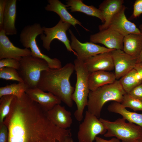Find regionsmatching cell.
I'll return each mask as SVG.
<instances>
[{
	"label": "cell",
	"instance_id": "obj_37",
	"mask_svg": "<svg viewBox=\"0 0 142 142\" xmlns=\"http://www.w3.org/2000/svg\"><path fill=\"white\" fill-rule=\"evenodd\" d=\"M142 35V24H140L139 26V28ZM142 63V47L140 53L137 58V63Z\"/></svg>",
	"mask_w": 142,
	"mask_h": 142
},
{
	"label": "cell",
	"instance_id": "obj_32",
	"mask_svg": "<svg viewBox=\"0 0 142 142\" xmlns=\"http://www.w3.org/2000/svg\"><path fill=\"white\" fill-rule=\"evenodd\" d=\"M128 93L132 97L142 100V83L134 87Z\"/></svg>",
	"mask_w": 142,
	"mask_h": 142
},
{
	"label": "cell",
	"instance_id": "obj_7",
	"mask_svg": "<svg viewBox=\"0 0 142 142\" xmlns=\"http://www.w3.org/2000/svg\"><path fill=\"white\" fill-rule=\"evenodd\" d=\"M19 63L17 71L29 88H37L42 72L50 68L45 60L31 55L22 58Z\"/></svg>",
	"mask_w": 142,
	"mask_h": 142
},
{
	"label": "cell",
	"instance_id": "obj_28",
	"mask_svg": "<svg viewBox=\"0 0 142 142\" xmlns=\"http://www.w3.org/2000/svg\"><path fill=\"white\" fill-rule=\"evenodd\" d=\"M121 104L125 108H129L134 111H142V100L132 97L128 93L124 95Z\"/></svg>",
	"mask_w": 142,
	"mask_h": 142
},
{
	"label": "cell",
	"instance_id": "obj_1",
	"mask_svg": "<svg viewBox=\"0 0 142 142\" xmlns=\"http://www.w3.org/2000/svg\"><path fill=\"white\" fill-rule=\"evenodd\" d=\"M3 123L8 130V142H63L72 135L70 129L54 124L26 93L20 98L14 97Z\"/></svg>",
	"mask_w": 142,
	"mask_h": 142
},
{
	"label": "cell",
	"instance_id": "obj_27",
	"mask_svg": "<svg viewBox=\"0 0 142 142\" xmlns=\"http://www.w3.org/2000/svg\"><path fill=\"white\" fill-rule=\"evenodd\" d=\"M14 97L12 95H6L0 98V124L3 123L5 118L9 113Z\"/></svg>",
	"mask_w": 142,
	"mask_h": 142
},
{
	"label": "cell",
	"instance_id": "obj_29",
	"mask_svg": "<svg viewBox=\"0 0 142 142\" xmlns=\"http://www.w3.org/2000/svg\"><path fill=\"white\" fill-rule=\"evenodd\" d=\"M0 78L7 80L23 82L17 70L14 68L4 67L0 68Z\"/></svg>",
	"mask_w": 142,
	"mask_h": 142
},
{
	"label": "cell",
	"instance_id": "obj_31",
	"mask_svg": "<svg viewBox=\"0 0 142 142\" xmlns=\"http://www.w3.org/2000/svg\"><path fill=\"white\" fill-rule=\"evenodd\" d=\"M142 14V0H137L133 5V10L132 17L135 18Z\"/></svg>",
	"mask_w": 142,
	"mask_h": 142
},
{
	"label": "cell",
	"instance_id": "obj_39",
	"mask_svg": "<svg viewBox=\"0 0 142 142\" xmlns=\"http://www.w3.org/2000/svg\"><path fill=\"white\" fill-rule=\"evenodd\" d=\"M138 142H142V139H141L140 140H139Z\"/></svg>",
	"mask_w": 142,
	"mask_h": 142
},
{
	"label": "cell",
	"instance_id": "obj_23",
	"mask_svg": "<svg viewBox=\"0 0 142 142\" xmlns=\"http://www.w3.org/2000/svg\"><path fill=\"white\" fill-rule=\"evenodd\" d=\"M107 109L109 112L120 115L122 118L128 122L134 124L142 128V113L128 110L121 103L116 102H113L110 104Z\"/></svg>",
	"mask_w": 142,
	"mask_h": 142
},
{
	"label": "cell",
	"instance_id": "obj_30",
	"mask_svg": "<svg viewBox=\"0 0 142 142\" xmlns=\"http://www.w3.org/2000/svg\"><path fill=\"white\" fill-rule=\"evenodd\" d=\"M19 61L14 59L7 58L0 59V68L7 67L18 70L19 67Z\"/></svg>",
	"mask_w": 142,
	"mask_h": 142
},
{
	"label": "cell",
	"instance_id": "obj_21",
	"mask_svg": "<svg viewBox=\"0 0 142 142\" xmlns=\"http://www.w3.org/2000/svg\"><path fill=\"white\" fill-rule=\"evenodd\" d=\"M116 80L115 74L105 71L89 72L88 83L90 91L94 90L104 85L112 83Z\"/></svg>",
	"mask_w": 142,
	"mask_h": 142
},
{
	"label": "cell",
	"instance_id": "obj_13",
	"mask_svg": "<svg viewBox=\"0 0 142 142\" xmlns=\"http://www.w3.org/2000/svg\"><path fill=\"white\" fill-rule=\"evenodd\" d=\"M125 9L123 5L112 17L106 29L113 30L124 37L130 34H141L135 24L127 19L125 13Z\"/></svg>",
	"mask_w": 142,
	"mask_h": 142
},
{
	"label": "cell",
	"instance_id": "obj_35",
	"mask_svg": "<svg viewBox=\"0 0 142 142\" xmlns=\"http://www.w3.org/2000/svg\"><path fill=\"white\" fill-rule=\"evenodd\" d=\"M94 142H120V140L116 138H113L109 140H106L97 136Z\"/></svg>",
	"mask_w": 142,
	"mask_h": 142
},
{
	"label": "cell",
	"instance_id": "obj_17",
	"mask_svg": "<svg viewBox=\"0 0 142 142\" xmlns=\"http://www.w3.org/2000/svg\"><path fill=\"white\" fill-rule=\"evenodd\" d=\"M84 62L89 72L100 70L109 71L114 69L111 52L91 57Z\"/></svg>",
	"mask_w": 142,
	"mask_h": 142
},
{
	"label": "cell",
	"instance_id": "obj_2",
	"mask_svg": "<svg viewBox=\"0 0 142 142\" xmlns=\"http://www.w3.org/2000/svg\"><path fill=\"white\" fill-rule=\"evenodd\" d=\"M74 70V64L69 63L60 68H50L44 71L42 73L37 87L51 93L71 107L75 88L71 85L70 78Z\"/></svg>",
	"mask_w": 142,
	"mask_h": 142
},
{
	"label": "cell",
	"instance_id": "obj_11",
	"mask_svg": "<svg viewBox=\"0 0 142 142\" xmlns=\"http://www.w3.org/2000/svg\"><path fill=\"white\" fill-rule=\"evenodd\" d=\"M111 52L116 80L120 79L134 68L137 63V58L121 50L114 49Z\"/></svg>",
	"mask_w": 142,
	"mask_h": 142
},
{
	"label": "cell",
	"instance_id": "obj_25",
	"mask_svg": "<svg viewBox=\"0 0 142 142\" xmlns=\"http://www.w3.org/2000/svg\"><path fill=\"white\" fill-rule=\"evenodd\" d=\"M119 80L124 90L128 93L135 87L142 83L141 76L134 69Z\"/></svg>",
	"mask_w": 142,
	"mask_h": 142
},
{
	"label": "cell",
	"instance_id": "obj_26",
	"mask_svg": "<svg viewBox=\"0 0 142 142\" xmlns=\"http://www.w3.org/2000/svg\"><path fill=\"white\" fill-rule=\"evenodd\" d=\"M29 88L24 82L13 83L0 88V98L6 95H12L18 97H21Z\"/></svg>",
	"mask_w": 142,
	"mask_h": 142
},
{
	"label": "cell",
	"instance_id": "obj_3",
	"mask_svg": "<svg viewBox=\"0 0 142 142\" xmlns=\"http://www.w3.org/2000/svg\"><path fill=\"white\" fill-rule=\"evenodd\" d=\"M126 93L119 80H117L112 83L90 91L87 106V110L98 118L106 103L113 101L121 103Z\"/></svg>",
	"mask_w": 142,
	"mask_h": 142
},
{
	"label": "cell",
	"instance_id": "obj_33",
	"mask_svg": "<svg viewBox=\"0 0 142 142\" xmlns=\"http://www.w3.org/2000/svg\"><path fill=\"white\" fill-rule=\"evenodd\" d=\"M8 129L3 123L0 124V142H8Z\"/></svg>",
	"mask_w": 142,
	"mask_h": 142
},
{
	"label": "cell",
	"instance_id": "obj_24",
	"mask_svg": "<svg viewBox=\"0 0 142 142\" xmlns=\"http://www.w3.org/2000/svg\"><path fill=\"white\" fill-rule=\"evenodd\" d=\"M67 7L72 12H78L86 14L97 17L100 19L103 23L105 21L101 12L99 9L92 5L84 4L81 0H69L67 3Z\"/></svg>",
	"mask_w": 142,
	"mask_h": 142
},
{
	"label": "cell",
	"instance_id": "obj_8",
	"mask_svg": "<svg viewBox=\"0 0 142 142\" xmlns=\"http://www.w3.org/2000/svg\"><path fill=\"white\" fill-rule=\"evenodd\" d=\"M106 131L99 119L87 110L83 121L79 125L77 138L79 142H94L97 135H104Z\"/></svg>",
	"mask_w": 142,
	"mask_h": 142
},
{
	"label": "cell",
	"instance_id": "obj_4",
	"mask_svg": "<svg viewBox=\"0 0 142 142\" xmlns=\"http://www.w3.org/2000/svg\"><path fill=\"white\" fill-rule=\"evenodd\" d=\"M74 70L76 72V82L72 99L75 103L77 109L74 113V116L78 121L83 118V113L87 106L89 89L88 78L89 72L84 62L77 58L74 61Z\"/></svg>",
	"mask_w": 142,
	"mask_h": 142
},
{
	"label": "cell",
	"instance_id": "obj_12",
	"mask_svg": "<svg viewBox=\"0 0 142 142\" xmlns=\"http://www.w3.org/2000/svg\"><path fill=\"white\" fill-rule=\"evenodd\" d=\"M124 37L118 32L108 28L91 35L90 40L94 43L103 44L109 49L123 50Z\"/></svg>",
	"mask_w": 142,
	"mask_h": 142
},
{
	"label": "cell",
	"instance_id": "obj_22",
	"mask_svg": "<svg viewBox=\"0 0 142 142\" xmlns=\"http://www.w3.org/2000/svg\"><path fill=\"white\" fill-rule=\"evenodd\" d=\"M123 50L126 53L137 58L142 47V35L130 34L124 37Z\"/></svg>",
	"mask_w": 142,
	"mask_h": 142
},
{
	"label": "cell",
	"instance_id": "obj_18",
	"mask_svg": "<svg viewBox=\"0 0 142 142\" xmlns=\"http://www.w3.org/2000/svg\"><path fill=\"white\" fill-rule=\"evenodd\" d=\"M17 0H6L2 26V29L7 35L17 34L15 26L17 16Z\"/></svg>",
	"mask_w": 142,
	"mask_h": 142
},
{
	"label": "cell",
	"instance_id": "obj_36",
	"mask_svg": "<svg viewBox=\"0 0 142 142\" xmlns=\"http://www.w3.org/2000/svg\"><path fill=\"white\" fill-rule=\"evenodd\" d=\"M134 69L140 75L142 78V63H136Z\"/></svg>",
	"mask_w": 142,
	"mask_h": 142
},
{
	"label": "cell",
	"instance_id": "obj_6",
	"mask_svg": "<svg viewBox=\"0 0 142 142\" xmlns=\"http://www.w3.org/2000/svg\"><path fill=\"white\" fill-rule=\"evenodd\" d=\"M43 33V27L38 23L25 26L19 35V41L25 48H30L31 55L45 60L50 69H59L62 67L60 60L56 58H52L43 53L38 46L36 41L37 36Z\"/></svg>",
	"mask_w": 142,
	"mask_h": 142
},
{
	"label": "cell",
	"instance_id": "obj_5",
	"mask_svg": "<svg viewBox=\"0 0 142 142\" xmlns=\"http://www.w3.org/2000/svg\"><path fill=\"white\" fill-rule=\"evenodd\" d=\"M105 126V137H115L121 142H138L142 139V128L130 122H126L123 118L111 121L102 118L99 119Z\"/></svg>",
	"mask_w": 142,
	"mask_h": 142
},
{
	"label": "cell",
	"instance_id": "obj_38",
	"mask_svg": "<svg viewBox=\"0 0 142 142\" xmlns=\"http://www.w3.org/2000/svg\"><path fill=\"white\" fill-rule=\"evenodd\" d=\"M71 136H68L66 137L63 142H73Z\"/></svg>",
	"mask_w": 142,
	"mask_h": 142
},
{
	"label": "cell",
	"instance_id": "obj_16",
	"mask_svg": "<svg viewBox=\"0 0 142 142\" xmlns=\"http://www.w3.org/2000/svg\"><path fill=\"white\" fill-rule=\"evenodd\" d=\"M49 120L57 127L64 129L70 128L73 123L70 111L60 104L56 105L50 110L45 112Z\"/></svg>",
	"mask_w": 142,
	"mask_h": 142
},
{
	"label": "cell",
	"instance_id": "obj_9",
	"mask_svg": "<svg viewBox=\"0 0 142 142\" xmlns=\"http://www.w3.org/2000/svg\"><path fill=\"white\" fill-rule=\"evenodd\" d=\"M71 25L60 19L57 24L53 27H43L44 34L41 35L40 38L43 47L47 51H49L51 42L53 40L57 39L64 44L68 51L73 52L77 56V54L71 48L70 41L66 34V31Z\"/></svg>",
	"mask_w": 142,
	"mask_h": 142
},
{
	"label": "cell",
	"instance_id": "obj_34",
	"mask_svg": "<svg viewBox=\"0 0 142 142\" xmlns=\"http://www.w3.org/2000/svg\"><path fill=\"white\" fill-rule=\"evenodd\" d=\"M6 1V0H0V29L2 26Z\"/></svg>",
	"mask_w": 142,
	"mask_h": 142
},
{
	"label": "cell",
	"instance_id": "obj_14",
	"mask_svg": "<svg viewBox=\"0 0 142 142\" xmlns=\"http://www.w3.org/2000/svg\"><path fill=\"white\" fill-rule=\"evenodd\" d=\"M30 50L15 46L2 29L0 30V59L13 58L19 61L24 57L31 55Z\"/></svg>",
	"mask_w": 142,
	"mask_h": 142
},
{
	"label": "cell",
	"instance_id": "obj_15",
	"mask_svg": "<svg viewBox=\"0 0 142 142\" xmlns=\"http://www.w3.org/2000/svg\"><path fill=\"white\" fill-rule=\"evenodd\" d=\"M25 93L32 100L38 103L45 112L56 105L60 104L62 102L58 98L51 93L44 92L37 87L29 88Z\"/></svg>",
	"mask_w": 142,
	"mask_h": 142
},
{
	"label": "cell",
	"instance_id": "obj_10",
	"mask_svg": "<svg viewBox=\"0 0 142 142\" xmlns=\"http://www.w3.org/2000/svg\"><path fill=\"white\" fill-rule=\"evenodd\" d=\"M69 31L70 35L71 48L76 53L77 58L84 62L91 57L101 53L110 52L113 50L90 42H81L70 29Z\"/></svg>",
	"mask_w": 142,
	"mask_h": 142
},
{
	"label": "cell",
	"instance_id": "obj_19",
	"mask_svg": "<svg viewBox=\"0 0 142 142\" xmlns=\"http://www.w3.org/2000/svg\"><path fill=\"white\" fill-rule=\"evenodd\" d=\"M48 4L45 7V9L48 11L54 12L58 14L63 21L68 23L75 27L76 24H79L85 28L82 25L81 23L67 11L66 5H65L59 0H48Z\"/></svg>",
	"mask_w": 142,
	"mask_h": 142
},
{
	"label": "cell",
	"instance_id": "obj_20",
	"mask_svg": "<svg viewBox=\"0 0 142 142\" xmlns=\"http://www.w3.org/2000/svg\"><path fill=\"white\" fill-rule=\"evenodd\" d=\"M124 3L123 0H105L100 4L98 9L102 13L105 22L99 26L100 31L107 28L110 20L122 7Z\"/></svg>",
	"mask_w": 142,
	"mask_h": 142
}]
</instances>
